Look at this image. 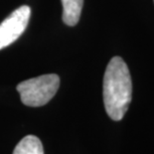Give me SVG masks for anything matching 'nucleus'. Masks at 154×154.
Wrapping results in <instances>:
<instances>
[{
    "instance_id": "nucleus-2",
    "label": "nucleus",
    "mask_w": 154,
    "mask_h": 154,
    "mask_svg": "<svg viewBox=\"0 0 154 154\" xmlns=\"http://www.w3.org/2000/svg\"><path fill=\"white\" fill-rule=\"evenodd\" d=\"M59 87L60 77L56 74H49L26 80L18 84L16 88L25 106L38 107L47 104L53 99Z\"/></svg>"
},
{
    "instance_id": "nucleus-1",
    "label": "nucleus",
    "mask_w": 154,
    "mask_h": 154,
    "mask_svg": "<svg viewBox=\"0 0 154 154\" xmlns=\"http://www.w3.org/2000/svg\"><path fill=\"white\" fill-rule=\"evenodd\" d=\"M131 97L132 83L128 67L122 58L113 57L103 76V103L107 116L112 120H121Z\"/></svg>"
},
{
    "instance_id": "nucleus-4",
    "label": "nucleus",
    "mask_w": 154,
    "mask_h": 154,
    "mask_svg": "<svg viewBox=\"0 0 154 154\" xmlns=\"http://www.w3.org/2000/svg\"><path fill=\"white\" fill-rule=\"evenodd\" d=\"M63 21L68 26H75L80 20L84 0H62Z\"/></svg>"
},
{
    "instance_id": "nucleus-5",
    "label": "nucleus",
    "mask_w": 154,
    "mask_h": 154,
    "mask_svg": "<svg viewBox=\"0 0 154 154\" xmlns=\"http://www.w3.org/2000/svg\"><path fill=\"white\" fill-rule=\"evenodd\" d=\"M13 154H44L43 144L35 135H27L16 145Z\"/></svg>"
},
{
    "instance_id": "nucleus-3",
    "label": "nucleus",
    "mask_w": 154,
    "mask_h": 154,
    "mask_svg": "<svg viewBox=\"0 0 154 154\" xmlns=\"http://www.w3.org/2000/svg\"><path fill=\"white\" fill-rule=\"evenodd\" d=\"M31 16V8L27 5L14 10L0 24V50L11 45L23 34Z\"/></svg>"
}]
</instances>
